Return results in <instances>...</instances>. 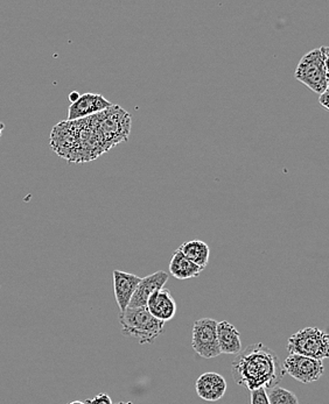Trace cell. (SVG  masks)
<instances>
[{
	"label": "cell",
	"mask_w": 329,
	"mask_h": 404,
	"mask_svg": "<svg viewBox=\"0 0 329 404\" xmlns=\"http://www.w3.org/2000/svg\"><path fill=\"white\" fill-rule=\"evenodd\" d=\"M179 250L189 261L195 263L202 270L207 267L208 262H209V257H211V248L202 240L186 241V243H182Z\"/></svg>",
	"instance_id": "cell-15"
},
{
	"label": "cell",
	"mask_w": 329,
	"mask_h": 404,
	"mask_svg": "<svg viewBox=\"0 0 329 404\" xmlns=\"http://www.w3.org/2000/svg\"><path fill=\"white\" fill-rule=\"evenodd\" d=\"M86 404H113L111 398L108 394L96 395L95 398H87Z\"/></svg>",
	"instance_id": "cell-18"
},
{
	"label": "cell",
	"mask_w": 329,
	"mask_h": 404,
	"mask_svg": "<svg viewBox=\"0 0 329 404\" xmlns=\"http://www.w3.org/2000/svg\"><path fill=\"white\" fill-rule=\"evenodd\" d=\"M119 323L123 335L137 339L142 345L155 342L164 328V323L155 318L146 308H128L119 315Z\"/></svg>",
	"instance_id": "cell-2"
},
{
	"label": "cell",
	"mask_w": 329,
	"mask_h": 404,
	"mask_svg": "<svg viewBox=\"0 0 329 404\" xmlns=\"http://www.w3.org/2000/svg\"><path fill=\"white\" fill-rule=\"evenodd\" d=\"M216 333L221 354H238L242 351L240 333L231 323L227 321L218 323Z\"/></svg>",
	"instance_id": "cell-13"
},
{
	"label": "cell",
	"mask_w": 329,
	"mask_h": 404,
	"mask_svg": "<svg viewBox=\"0 0 329 404\" xmlns=\"http://www.w3.org/2000/svg\"><path fill=\"white\" fill-rule=\"evenodd\" d=\"M285 374H289L303 385L318 381L325 373L321 360L307 358L303 355L290 354L283 364Z\"/></svg>",
	"instance_id": "cell-7"
},
{
	"label": "cell",
	"mask_w": 329,
	"mask_h": 404,
	"mask_svg": "<svg viewBox=\"0 0 329 404\" xmlns=\"http://www.w3.org/2000/svg\"><path fill=\"white\" fill-rule=\"evenodd\" d=\"M115 404H133L132 402H118V403Z\"/></svg>",
	"instance_id": "cell-23"
},
{
	"label": "cell",
	"mask_w": 329,
	"mask_h": 404,
	"mask_svg": "<svg viewBox=\"0 0 329 404\" xmlns=\"http://www.w3.org/2000/svg\"><path fill=\"white\" fill-rule=\"evenodd\" d=\"M328 47L323 46L303 56L296 67V79L316 93L328 89Z\"/></svg>",
	"instance_id": "cell-3"
},
{
	"label": "cell",
	"mask_w": 329,
	"mask_h": 404,
	"mask_svg": "<svg viewBox=\"0 0 329 404\" xmlns=\"http://www.w3.org/2000/svg\"><path fill=\"white\" fill-rule=\"evenodd\" d=\"M270 404H299V400L292 391L283 387H274L267 391Z\"/></svg>",
	"instance_id": "cell-16"
},
{
	"label": "cell",
	"mask_w": 329,
	"mask_h": 404,
	"mask_svg": "<svg viewBox=\"0 0 329 404\" xmlns=\"http://www.w3.org/2000/svg\"><path fill=\"white\" fill-rule=\"evenodd\" d=\"M4 129H5V125L3 122H0V138H1V134H3Z\"/></svg>",
	"instance_id": "cell-21"
},
{
	"label": "cell",
	"mask_w": 329,
	"mask_h": 404,
	"mask_svg": "<svg viewBox=\"0 0 329 404\" xmlns=\"http://www.w3.org/2000/svg\"><path fill=\"white\" fill-rule=\"evenodd\" d=\"M319 102L325 109H328V89L320 95Z\"/></svg>",
	"instance_id": "cell-19"
},
{
	"label": "cell",
	"mask_w": 329,
	"mask_h": 404,
	"mask_svg": "<svg viewBox=\"0 0 329 404\" xmlns=\"http://www.w3.org/2000/svg\"><path fill=\"white\" fill-rule=\"evenodd\" d=\"M95 119L106 151L118 142H126L131 129V118L128 112L119 106L112 105L95 115Z\"/></svg>",
	"instance_id": "cell-4"
},
{
	"label": "cell",
	"mask_w": 329,
	"mask_h": 404,
	"mask_svg": "<svg viewBox=\"0 0 329 404\" xmlns=\"http://www.w3.org/2000/svg\"><path fill=\"white\" fill-rule=\"evenodd\" d=\"M142 277L122 270H113V294L121 313L126 311L130 304Z\"/></svg>",
	"instance_id": "cell-11"
},
{
	"label": "cell",
	"mask_w": 329,
	"mask_h": 404,
	"mask_svg": "<svg viewBox=\"0 0 329 404\" xmlns=\"http://www.w3.org/2000/svg\"><path fill=\"white\" fill-rule=\"evenodd\" d=\"M231 374L238 385L251 391L277 387L285 371L276 353L262 342H257L238 353L231 365Z\"/></svg>",
	"instance_id": "cell-1"
},
{
	"label": "cell",
	"mask_w": 329,
	"mask_h": 404,
	"mask_svg": "<svg viewBox=\"0 0 329 404\" xmlns=\"http://www.w3.org/2000/svg\"><path fill=\"white\" fill-rule=\"evenodd\" d=\"M168 274L164 273L162 270L155 272L151 275L143 277L139 282L135 294L132 296L128 308L130 309H137V308H146L147 301L151 297L152 294L157 290L162 289L164 284L167 283Z\"/></svg>",
	"instance_id": "cell-9"
},
{
	"label": "cell",
	"mask_w": 329,
	"mask_h": 404,
	"mask_svg": "<svg viewBox=\"0 0 329 404\" xmlns=\"http://www.w3.org/2000/svg\"><path fill=\"white\" fill-rule=\"evenodd\" d=\"M286 349L290 354L303 355L323 362L329 357V337L326 332L316 326H307L291 335Z\"/></svg>",
	"instance_id": "cell-5"
},
{
	"label": "cell",
	"mask_w": 329,
	"mask_h": 404,
	"mask_svg": "<svg viewBox=\"0 0 329 404\" xmlns=\"http://www.w3.org/2000/svg\"><path fill=\"white\" fill-rule=\"evenodd\" d=\"M251 404H270L265 388L251 391Z\"/></svg>",
	"instance_id": "cell-17"
},
{
	"label": "cell",
	"mask_w": 329,
	"mask_h": 404,
	"mask_svg": "<svg viewBox=\"0 0 329 404\" xmlns=\"http://www.w3.org/2000/svg\"><path fill=\"white\" fill-rule=\"evenodd\" d=\"M202 268L191 262L180 250H177L169 262V273L178 279H195L201 274Z\"/></svg>",
	"instance_id": "cell-14"
},
{
	"label": "cell",
	"mask_w": 329,
	"mask_h": 404,
	"mask_svg": "<svg viewBox=\"0 0 329 404\" xmlns=\"http://www.w3.org/2000/svg\"><path fill=\"white\" fill-rule=\"evenodd\" d=\"M146 309L155 318L166 323L174 318L177 313V303L171 293L162 288L152 294L151 297L148 299Z\"/></svg>",
	"instance_id": "cell-12"
},
{
	"label": "cell",
	"mask_w": 329,
	"mask_h": 404,
	"mask_svg": "<svg viewBox=\"0 0 329 404\" xmlns=\"http://www.w3.org/2000/svg\"><path fill=\"white\" fill-rule=\"evenodd\" d=\"M199 398L203 401L218 402L223 398L227 391V381L222 375L215 371H207L199 376L195 383Z\"/></svg>",
	"instance_id": "cell-10"
},
{
	"label": "cell",
	"mask_w": 329,
	"mask_h": 404,
	"mask_svg": "<svg viewBox=\"0 0 329 404\" xmlns=\"http://www.w3.org/2000/svg\"><path fill=\"white\" fill-rule=\"evenodd\" d=\"M216 326H218V322L208 317L198 319L193 325L191 346L196 352V354L202 358L214 359L221 355Z\"/></svg>",
	"instance_id": "cell-6"
},
{
	"label": "cell",
	"mask_w": 329,
	"mask_h": 404,
	"mask_svg": "<svg viewBox=\"0 0 329 404\" xmlns=\"http://www.w3.org/2000/svg\"><path fill=\"white\" fill-rule=\"evenodd\" d=\"M67 404H86V403H84V401H73L70 402V403H67Z\"/></svg>",
	"instance_id": "cell-22"
},
{
	"label": "cell",
	"mask_w": 329,
	"mask_h": 404,
	"mask_svg": "<svg viewBox=\"0 0 329 404\" xmlns=\"http://www.w3.org/2000/svg\"><path fill=\"white\" fill-rule=\"evenodd\" d=\"M113 105L108 99L99 93H84L68 109V122L88 118Z\"/></svg>",
	"instance_id": "cell-8"
},
{
	"label": "cell",
	"mask_w": 329,
	"mask_h": 404,
	"mask_svg": "<svg viewBox=\"0 0 329 404\" xmlns=\"http://www.w3.org/2000/svg\"><path fill=\"white\" fill-rule=\"evenodd\" d=\"M79 92H76V91H73L72 92V93H70L69 95V100L70 103H72V104H73V103H75L76 100H77V99L79 98Z\"/></svg>",
	"instance_id": "cell-20"
}]
</instances>
